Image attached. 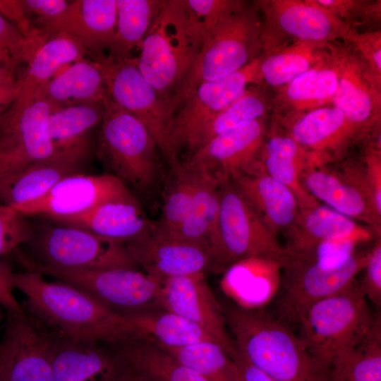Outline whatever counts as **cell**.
Listing matches in <instances>:
<instances>
[{"label": "cell", "mask_w": 381, "mask_h": 381, "mask_svg": "<svg viewBox=\"0 0 381 381\" xmlns=\"http://www.w3.org/2000/svg\"><path fill=\"white\" fill-rule=\"evenodd\" d=\"M130 193L127 186L111 174L78 173L61 180L43 197L14 207L26 216L40 215L58 221Z\"/></svg>", "instance_id": "ffe728a7"}, {"label": "cell", "mask_w": 381, "mask_h": 381, "mask_svg": "<svg viewBox=\"0 0 381 381\" xmlns=\"http://www.w3.org/2000/svg\"><path fill=\"white\" fill-rule=\"evenodd\" d=\"M261 16L262 54L298 42L329 44L353 28L312 0L255 1Z\"/></svg>", "instance_id": "7c38bea8"}, {"label": "cell", "mask_w": 381, "mask_h": 381, "mask_svg": "<svg viewBox=\"0 0 381 381\" xmlns=\"http://www.w3.org/2000/svg\"><path fill=\"white\" fill-rule=\"evenodd\" d=\"M125 318L140 338L163 347L179 348L205 341L222 344L215 336L202 326L162 308Z\"/></svg>", "instance_id": "d6a6232c"}, {"label": "cell", "mask_w": 381, "mask_h": 381, "mask_svg": "<svg viewBox=\"0 0 381 381\" xmlns=\"http://www.w3.org/2000/svg\"><path fill=\"white\" fill-rule=\"evenodd\" d=\"M327 375L330 381H381L380 313L361 341L334 356Z\"/></svg>", "instance_id": "d590c367"}, {"label": "cell", "mask_w": 381, "mask_h": 381, "mask_svg": "<svg viewBox=\"0 0 381 381\" xmlns=\"http://www.w3.org/2000/svg\"><path fill=\"white\" fill-rule=\"evenodd\" d=\"M25 17L35 26L62 13L70 1L65 0L20 1Z\"/></svg>", "instance_id": "f907efd6"}, {"label": "cell", "mask_w": 381, "mask_h": 381, "mask_svg": "<svg viewBox=\"0 0 381 381\" xmlns=\"http://www.w3.org/2000/svg\"><path fill=\"white\" fill-rule=\"evenodd\" d=\"M0 381H4V363L0 353Z\"/></svg>", "instance_id": "680465c9"}, {"label": "cell", "mask_w": 381, "mask_h": 381, "mask_svg": "<svg viewBox=\"0 0 381 381\" xmlns=\"http://www.w3.org/2000/svg\"><path fill=\"white\" fill-rule=\"evenodd\" d=\"M281 267V262L270 259H246L225 271L224 286L237 306L262 309L278 293Z\"/></svg>", "instance_id": "f1b7e54d"}, {"label": "cell", "mask_w": 381, "mask_h": 381, "mask_svg": "<svg viewBox=\"0 0 381 381\" xmlns=\"http://www.w3.org/2000/svg\"><path fill=\"white\" fill-rule=\"evenodd\" d=\"M229 353L234 363L238 381H277L249 363L235 346Z\"/></svg>", "instance_id": "db71d44e"}, {"label": "cell", "mask_w": 381, "mask_h": 381, "mask_svg": "<svg viewBox=\"0 0 381 381\" xmlns=\"http://www.w3.org/2000/svg\"><path fill=\"white\" fill-rule=\"evenodd\" d=\"M27 217L11 205L0 204V256L31 240L35 231Z\"/></svg>", "instance_id": "f6af8a7d"}, {"label": "cell", "mask_w": 381, "mask_h": 381, "mask_svg": "<svg viewBox=\"0 0 381 381\" xmlns=\"http://www.w3.org/2000/svg\"><path fill=\"white\" fill-rule=\"evenodd\" d=\"M171 172L173 179L164 195L162 219L157 224L168 234L175 232L187 218L196 183L195 172L186 169L181 163Z\"/></svg>", "instance_id": "7bdbcfd3"}, {"label": "cell", "mask_w": 381, "mask_h": 381, "mask_svg": "<svg viewBox=\"0 0 381 381\" xmlns=\"http://www.w3.org/2000/svg\"><path fill=\"white\" fill-rule=\"evenodd\" d=\"M116 18V0H77L60 15L35 28L45 40L54 35L70 37L95 61L109 52Z\"/></svg>", "instance_id": "d6986e66"}, {"label": "cell", "mask_w": 381, "mask_h": 381, "mask_svg": "<svg viewBox=\"0 0 381 381\" xmlns=\"http://www.w3.org/2000/svg\"><path fill=\"white\" fill-rule=\"evenodd\" d=\"M206 36V30L186 0H164L140 44L136 61L144 78L169 105L193 65Z\"/></svg>", "instance_id": "3957f363"}, {"label": "cell", "mask_w": 381, "mask_h": 381, "mask_svg": "<svg viewBox=\"0 0 381 381\" xmlns=\"http://www.w3.org/2000/svg\"><path fill=\"white\" fill-rule=\"evenodd\" d=\"M328 45L298 42L262 54L260 64L262 81L274 87L288 84L327 56L325 49Z\"/></svg>", "instance_id": "ab89813d"}, {"label": "cell", "mask_w": 381, "mask_h": 381, "mask_svg": "<svg viewBox=\"0 0 381 381\" xmlns=\"http://www.w3.org/2000/svg\"><path fill=\"white\" fill-rule=\"evenodd\" d=\"M119 357L121 365L113 381H152L143 373L125 362L119 356Z\"/></svg>", "instance_id": "9f6ffc18"}, {"label": "cell", "mask_w": 381, "mask_h": 381, "mask_svg": "<svg viewBox=\"0 0 381 381\" xmlns=\"http://www.w3.org/2000/svg\"><path fill=\"white\" fill-rule=\"evenodd\" d=\"M12 273L10 267L0 261V303L8 313H24L23 306L18 303L13 293Z\"/></svg>", "instance_id": "f5cc1de1"}, {"label": "cell", "mask_w": 381, "mask_h": 381, "mask_svg": "<svg viewBox=\"0 0 381 381\" xmlns=\"http://www.w3.org/2000/svg\"><path fill=\"white\" fill-rule=\"evenodd\" d=\"M362 167L349 165L337 172L327 169L325 163L310 161L301 176V183L317 201L367 224L380 237L381 214L375 207Z\"/></svg>", "instance_id": "2e32d148"}, {"label": "cell", "mask_w": 381, "mask_h": 381, "mask_svg": "<svg viewBox=\"0 0 381 381\" xmlns=\"http://www.w3.org/2000/svg\"><path fill=\"white\" fill-rule=\"evenodd\" d=\"M160 304L162 308L208 330L228 351L234 349L224 308L208 284L205 273L176 276L162 280Z\"/></svg>", "instance_id": "44dd1931"}, {"label": "cell", "mask_w": 381, "mask_h": 381, "mask_svg": "<svg viewBox=\"0 0 381 381\" xmlns=\"http://www.w3.org/2000/svg\"><path fill=\"white\" fill-rule=\"evenodd\" d=\"M80 47L64 35L45 40L28 62L24 75L18 80L21 90H42L59 73L85 58Z\"/></svg>", "instance_id": "74e56055"}, {"label": "cell", "mask_w": 381, "mask_h": 381, "mask_svg": "<svg viewBox=\"0 0 381 381\" xmlns=\"http://www.w3.org/2000/svg\"><path fill=\"white\" fill-rule=\"evenodd\" d=\"M164 0H116L117 18L108 56L116 59L131 58L140 47L161 10Z\"/></svg>", "instance_id": "f35d334b"}, {"label": "cell", "mask_w": 381, "mask_h": 381, "mask_svg": "<svg viewBox=\"0 0 381 381\" xmlns=\"http://www.w3.org/2000/svg\"><path fill=\"white\" fill-rule=\"evenodd\" d=\"M20 92L18 80L14 83L0 84V116L13 102Z\"/></svg>", "instance_id": "11a10c76"}, {"label": "cell", "mask_w": 381, "mask_h": 381, "mask_svg": "<svg viewBox=\"0 0 381 381\" xmlns=\"http://www.w3.org/2000/svg\"><path fill=\"white\" fill-rule=\"evenodd\" d=\"M338 82L337 51L332 50L314 66L282 86L279 97L292 110L311 111L332 101Z\"/></svg>", "instance_id": "836d02e7"}, {"label": "cell", "mask_w": 381, "mask_h": 381, "mask_svg": "<svg viewBox=\"0 0 381 381\" xmlns=\"http://www.w3.org/2000/svg\"><path fill=\"white\" fill-rule=\"evenodd\" d=\"M57 222L124 245L146 234L154 226L131 193Z\"/></svg>", "instance_id": "cb8c5ba5"}, {"label": "cell", "mask_w": 381, "mask_h": 381, "mask_svg": "<svg viewBox=\"0 0 381 381\" xmlns=\"http://www.w3.org/2000/svg\"><path fill=\"white\" fill-rule=\"evenodd\" d=\"M94 62L102 73L110 99L145 125L171 170L177 168L181 162L171 143L173 114L169 104L141 74L136 59L106 55Z\"/></svg>", "instance_id": "8fae6325"}, {"label": "cell", "mask_w": 381, "mask_h": 381, "mask_svg": "<svg viewBox=\"0 0 381 381\" xmlns=\"http://www.w3.org/2000/svg\"><path fill=\"white\" fill-rule=\"evenodd\" d=\"M3 308H4L3 306L0 303V329H1V323H2V321H3V318H4ZM1 340L0 339V346H1Z\"/></svg>", "instance_id": "91938a15"}, {"label": "cell", "mask_w": 381, "mask_h": 381, "mask_svg": "<svg viewBox=\"0 0 381 381\" xmlns=\"http://www.w3.org/2000/svg\"><path fill=\"white\" fill-rule=\"evenodd\" d=\"M234 346L252 365L277 381H321L327 376L294 332L262 309L224 308Z\"/></svg>", "instance_id": "7a4b0ae2"}, {"label": "cell", "mask_w": 381, "mask_h": 381, "mask_svg": "<svg viewBox=\"0 0 381 381\" xmlns=\"http://www.w3.org/2000/svg\"><path fill=\"white\" fill-rule=\"evenodd\" d=\"M18 258L28 270L68 283L123 317L162 308L161 282L141 269H67L44 265L24 255Z\"/></svg>", "instance_id": "ba28073f"}, {"label": "cell", "mask_w": 381, "mask_h": 381, "mask_svg": "<svg viewBox=\"0 0 381 381\" xmlns=\"http://www.w3.org/2000/svg\"><path fill=\"white\" fill-rule=\"evenodd\" d=\"M321 381H330L329 379L328 375L324 379H322Z\"/></svg>", "instance_id": "94428289"}, {"label": "cell", "mask_w": 381, "mask_h": 381, "mask_svg": "<svg viewBox=\"0 0 381 381\" xmlns=\"http://www.w3.org/2000/svg\"><path fill=\"white\" fill-rule=\"evenodd\" d=\"M261 57L229 75L200 84L186 100L171 121V143L176 155L183 148L190 154L204 127L249 86L262 82Z\"/></svg>", "instance_id": "5bb4252c"}, {"label": "cell", "mask_w": 381, "mask_h": 381, "mask_svg": "<svg viewBox=\"0 0 381 381\" xmlns=\"http://www.w3.org/2000/svg\"><path fill=\"white\" fill-rule=\"evenodd\" d=\"M195 17L202 23L207 32L211 30L221 20L238 10L247 1L240 0H186Z\"/></svg>", "instance_id": "c3c4849f"}, {"label": "cell", "mask_w": 381, "mask_h": 381, "mask_svg": "<svg viewBox=\"0 0 381 381\" xmlns=\"http://www.w3.org/2000/svg\"><path fill=\"white\" fill-rule=\"evenodd\" d=\"M265 139L263 119L246 121L213 138L181 164L220 183L229 181L258 165Z\"/></svg>", "instance_id": "e0dca14e"}, {"label": "cell", "mask_w": 381, "mask_h": 381, "mask_svg": "<svg viewBox=\"0 0 381 381\" xmlns=\"http://www.w3.org/2000/svg\"><path fill=\"white\" fill-rule=\"evenodd\" d=\"M261 32V16L255 2H246L207 32L193 65L170 100L173 116L200 84L235 73L258 58Z\"/></svg>", "instance_id": "5b68a950"}, {"label": "cell", "mask_w": 381, "mask_h": 381, "mask_svg": "<svg viewBox=\"0 0 381 381\" xmlns=\"http://www.w3.org/2000/svg\"><path fill=\"white\" fill-rule=\"evenodd\" d=\"M83 167L82 163L55 155L31 164L3 186L0 200L13 207L36 200L65 177L80 173Z\"/></svg>", "instance_id": "1f68e13d"}, {"label": "cell", "mask_w": 381, "mask_h": 381, "mask_svg": "<svg viewBox=\"0 0 381 381\" xmlns=\"http://www.w3.org/2000/svg\"><path fill=\"white\" fill-rule=\"evenodd\" d=\"M40 263L61 268H139L124 244L74 226H47L29 241Z\"/></svg>", "instance_id": "4fadbf2b"}, {"label": "cell", "mask_w": 381, "mask_h": 381, "mask_svg": "<svg viewBox=\"0 0 381 381\" xmlns=\"http://www.w3.org/2000/svg\"><path fill=\"white\" fill-rule=\"evenodd\" d=\"M103 114L104 104H99L52 109L48 131L54 155L84 164L90 156L91 133Z\"/></svg>", "instance_id": "83f0119b"}, {"label": "cell", "mask_w": 381, "mask_h": 381, "mask_svg": "<svg viewBox=\"0 0 381 381\" xmlns=\"http://www.w3.org/2000/svg\"><path fill=\"white\" fill-rule=\"evenodd\" d=\"M161 347L208 381H238L229 351L219 342L205 341L179 348Z\"/></svg>", "instance_id": "60d3db41"}, {"label": "cell", "mask_w": 381, "mask_h": 381, "mask_svg": "<svg viewBox=\"0 0 381 381\" xmlns=\"http://www.w3.org/2000/svg\"><path fill=\"white\" fill-rule=\"evenodd\" d=\"M381 35L379 31L360 34L354 28L348 33L346 40L361 55L372 78L380 85L381 75Z\"/></svg>", "instance_id": "7dc6e473"}, {"label": "cell", "mask_w": 381, "mask_h": 381, "mask_svg": "<svg viewBox=\"0 0 381 381\" xmlns=\"http://www.w3.org/2000/svg\"><path fill=\"white\" fill-rule=\"evenodd\" d=\"M372 229L326 205L300 209L289 231L286 251L291 253H310L329 245L353 248L359 242L373 238Z\"/></svg>", "instance_id": "7402d4cb"}, {"label": "cell", "mask_w": 381, "mask_h": 381, "mask_svg": "<svg viewBox=\"0 0 381 381\" xmlns=\"http://www.w3.org/2000/svg\"><path fill=\"white\" fill-rule=\"evenodd\" d=\"M125 246L140 269L160 282L172 277L215 271L210 248L171 236L157 224Z\"/></svg>", "instance_id": "ac0fdd59"}, {"label": "cell", "mask_w": 381, "mask_h": 381, "mask_svg": "<svg viewBox=\"0 0 381 381\" xmlns=\"http://www.w3.org/2000/svg\"><path fill=\"white\" fill-rule=\"evenodd\" d=\"M158 150L145 125L109 97L104 104L97 152L111 174L139 190H150L160 176Z\"/></svg>", "instance_id": "52a82bcc"}, {"label": "cell", "mask_w": 381, "mask_h": 381, "mask_svg": "<svg viewBox=\"0 0 381 381\" xmlns=\"http://www.w3.org/2000/svg\"><path fill=\"white\" fill-rule=\"evenodd\" d=\"M319 4L329 10L338 18L350 27L357 23L380 20V1L318 0Z\"/></svg>", "instance_id": "bcb514c9"}, {"label": "cell", "mask_w": 381, "mask_h": 381, "mask_svg": "<svg viewBox=\"0 0 381 381\" xmlns=\"http://www.w3.org/2000/svg\"><path fill=\"white\" fill-rule=\"evenodd\" d=\"M120 365L109 344L58 337L52 381H113Z\"/></svg>", "instance_id": "4316f807"}, {"label": "cell", "mask_w": 381, "mask_h": 381, "mask_svg": "<svg viewBox=\"0 0 381 381\" xmlns=\"http://www.w3.org/2000/svg\"><path fill=\"white\" fill-rule=\"evenodd\" d=\"M275 234H286L300 211L293 192L267 174L260 164L229 181Z\"/></svg>", "instance_id": "d4e9b609"}, {"label": "cell", "mask_w": 381, "mask_h": 381, "mask_svg": "<svg viewBox=\"0 0 381 381\" xmlns=\"http://www.w3.org/2000/svg\"><path fill=\"white\" fill-rule=\"evenodd\" d=\"M363 168L375 205L381 213V157L378 147L370 148L366 153Z\"/></svg>", "instance_id": "816d5d0a"}, {"label": "cell", "mask_w": 381, "mask_h": 381, "mask_svg": "<svg viewBox=\"0 0 381 381\" xmlns=\"http://www.w3.org/2000/svg\"><path fill=\"white\" fill-rule=\"evenodd\" d=\"M369 255L370 250L333 255L286 251L281 267L275 317L294 331L311 305L344 289L356 280Z\"/></svg>", "instance_id": "277c9868"}, {"label": "cell", "mask_w": 381, "mask_h": 381, "mask_svg": "<svg viewBox=\"0 0 381 381\" xmlns=\"http://www.w3.org/2000/svg\"><path fill=\"white\" fill-rule=\"evenodd\" d=\"M219 211L212 249L215 271L224 272L249 258H267L282 264L285 248L231 181L219 186Z\"/></svg>", "instance_id": "9c48e42d"}, {"label": "cell", "mask_w": 381, "mask_h": 381, "mask_svg": "<svg viewBox=\"0 0 381 381\" xmlns=\"http://www.w3.org/2000/svg\"><path fill=\"white\" fill-rule=\"evenodd\" d=\"M267 109V103L260 92L249 86L243 95L215 116L204 127L197 138L191 153L213 138L241 123L262 119Z\"/></svg>", "instance_id": "b9f144b4"}, {"label": "cell", "mask_w": 381, "mask_h": 381, "mask_svg": "<svg viewBox=\"0 0 381 381\" xmlns=\"http://www.w3.org/2000/svg\"><path fill=\"white\" fill-rule=\"evenodd\" d=\"M374 318L356 280L311 305L299 320L297 335L314 361L327 373L334 356L361 341Z\"/></svg>", "instance_id": "8992f818"}, {"label": "cell", "mask_w": 381, "mask_h": 381, "mask_svg": "<svg viewBox=\"0 0 381 381\" xmlns=\"http://www.w3.org/2000/svg\"><path fill=\"white\" fill-rule=\"evenodd\" d=\"M38 48L0 12V64L15 72L27 63Z\"/></svg>", "instance_id": "ee69618b"}, {"label": "cell", "mask_w": 381, "mask_h": 381, "mask_svg": "<svg viewBox=\"0 0 381 381\" xmlns=\"http://www.w3.org/2000/svg\"><path fill=\"white\" fill-rule=\"evenodd\" d=\"M337 60L339 82L333 106L363 135L380 121V85L372 78L362 59L337 52Z\"/></svg>", "instance_id": "603a6c76"}, {"label": "cell", "mask_w": 381, "mask_h": 381, "mask_svg": "<svg viewBox=\"0 0 381 381\" xmlns=\"http://www.w3.org/2000/svg\"><path fill=\"white\" fill-rule=\"evenodd\" d=\"M11 284L25 296L24 310L59 337L107 344L140 338L125 317L68 283L27 270L13 272Z\"/></svg>", "instance_id": "6da1fadb"}, {"label": "cell", "mask_w": 381, "mask_h": 381, "mask_svg": "<svg viewBox=\"0 0 381 381\" xmlns=\"http://www.w3.org/2000/svg\"><path fill=\"white\" fill-rule=\"evenodd\" d=\"M111 346L125 362L152 381H208L163 348L145 339L126 340Z\"/></svg>", "instance_id": "e575fe53"}, {"label": "cell", "mask_w": 381, "mask_h": 381, "mask_svg": "<svg viewBox=\"0 0 381 381\" xmlns=\"http://www.w3.org/2000/svg\"><path fill=\"white\" fill-rule=\"evenodd\" d=\"M42 91L52 109L79 104H104L109 98L101 71L93 61L85 58L65 68Z\"/></svg>", "instance_id": "4dcf8cb0"}, {"label": "cell", "mask_w": 381, "mask_h": 381, "mask_svg": "<svg viewBox=\"0 0 381 381\" xmlns=\"http://www.w3.org/2000/svg\"><path fill=\"white\" fill-rule=\"evenodd\" d=\"M15 72L0 64V84L16 83Z\"/></svg>", "instance_id": "6f0895ef"}, {"label": "cell", "mask_w": 381, "mask_h": 381, "mask_svg": "<svg viewBox=\"0 0 381 381\" xmlns=\"http://www.w3.org/2000/svg\"><path fill=\"white\" fill-rule=\"evenodd\" d=\"M194 172L196 183L190 211L175 232L166 233L183 241L205 246L212 251L219 211L221 183L202 173Z\"/></svg>", "instance_id": "8d00e7d4"}, {"label": "cell", "mask_w": 381, "mask_h": 381, "mask_svg": "<svg viewBox=\"0 0 381 381\" xmlns=\"http://www.w3.org/2000/svg\"><path fill=\"white\" fill-rule=\"evenodd\" d=\"M311 156L325 163L330 157H339L344 148L361 134L334 106H323L295 119L287 133Z\"/></svg>", "instance_id": "484cf974"}, {"label": "cell", "mask_w": 381, "mask_h": 381, "mask_svg": "<svg viewBox=\"0 0 381 381\" xmlns=\"http://www.w3.org/2000/svg\"><path fill=\"white\" fill-rule=\"evenodd\" d=\"M1 341L4 381H52L58 337L25 310L8 313Z\"/></svg>", "instance_id": "9a60e30c"}, {"label": "cell", "mask_w": 381, "mask_h": 381, "mask_svg": "<svg viewBox=\"0 0 381 381\" xmlns=\"http://www.w3.org/2000/svg\"><path fill=\"white\" fill-rule=\"evenodd\" d=\"M310 160V153L288 134H273L265 139L259 164L267 174L293 192L301 209L320 204L301 183Z\"/></svg>", "instance_id": "f546056e"}, {"label": "cell", "mask_w": 381, "mask_h": 381, "mask_svg": "<svg viewBox=\"0 0 381 381\" xmlns=\"http://www.w3.org/2000/svg\"><path fill=\"white\" fill-rule=\"evenodd\" d=\"M51 110L42 90H21L0 116V189L23 169L54 155Z\"/></svg>", "instance_id": "30bf717a"}, {"label": "cell", "mask_w": 381, "mask_h": 381, "mask_svg": "<svg viewBox=\"0 0 381 381\" xmlns=\"http://www.w3.org/2000/svg\"><path fill=\"white\" fill-rule=\"evenodd\" d=\"M363 275L358 282L360 288L367 300L380 308L381 306V240L379 238L370 249Z\"/></svg>", "instance_id": "681fc988"}]
</instances>
